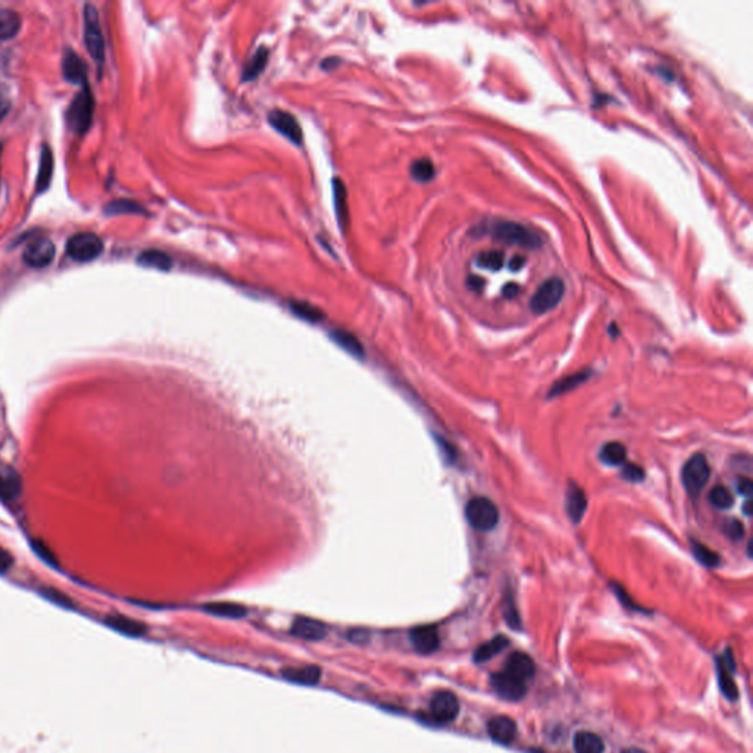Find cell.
Masks as SVG:
<instances>
[{
    "instance_id": "6da1fadb",
    "label": "cell",
    "mask_w": 753,
    "mask_h": 753,
    "mask_svg": "<svg viewBox=\"0 0 753 753\" xmlns=\"http://www.w3.org/2000/svg\"><path fill=\"white\" fill-rule=\"evenodd\" d=\"M491 235L498 242L520 246L524 249H539L542 246V238L537 233L513 221L496 223L491 228Z\"/></svg>"
},
{
    "instance_id": "7a4b0ae2",
    "label": "cell",
    "mask_w": 753,
    "mask_h": 753,
    "mask_svg": "<svg viewBox=\"0 0 753 753\" xmlns=\"http://www.w3.org/2000/svg\"><path fill=\"white\" fill-rule=\"evenodd\" d=\"M93 112H95V100L91 96L90 90L84 87L80 93L71 102L68 112H66V121L69 128L77 134H84L93 121Z\"/></svg>"
},
{
    "instance_id": "3957f363",
    "label": "cell",
    "mask_w": 753,
    "mask_h": 753,
    "mask_svg": "<svg viewBox=\"0 0 753 753\" xmlns=\"http://www.w3.org/2000/svg\"><path fill=\"white\" fill-rule=\"evenodd\" d=\"M711 477V467L702 453L693 455L684 464L682 471V481L686 491L696 499L699 496Z\"/></svg>"
},
{
    "instance_id": "277c9868",
    "label": "cell",
    "mask_w": 753,
    "mask_h": 753,
    "mask_svg": "<svg viewBox=\"0 0 753 753\" xmlns=\"http://www.w3.org/2000/svg\"><path fill=\"white\" fill-rule=\"evenodd\" d=\"M469 525L479 531L493 530L499 523V509L487 498H474L465 508Z\"/></svg>"
},
{
    "instance_id": "5b68a950",
    "label": "cell",
    "mask_w": 753,
    "mask_h": 753,
    "mask_svg": "<svg viewBox=\"0 0 753 753\" xmlns=\"http://www.w3.org/2000/svg\"><path fill=\"white\" fill-rule=\"evenodd\" d=\"M103 242L93 233H78L66 242V253L76 262H91L102 255Z\"/></svg>"
},
{
    "instance_id": "8992f818",
    "label": "cell",
    "mask_w": 753,
    "mask_h": 753,
    "mask_svg": "<svg viewBox=\"0 0 753 753\" xmlns=\"http://www.w3.org/2000/svg\"><path fill=\"white\" fill-rule=\"evenodd\" d=\"M565 284L561 279L554 277L549 279L537 288L535 296L530 300V309L532 314L543 315L546 312L552 310L564 298Z\"/></svg>"
},
{
    "instance_id": "52a82bcc",
    "label": "cell",
    "mask_w": 753,
    "mask_h": 753,
    "mask_svg": "<svg viewBox=\"0 0 753 753\" xmlns=\"http://www.w3.org/2000/svg\"><path fill=\"white\" fill-rule=\"evenodd\" d=\"M84 42L90 57L98 62H103L105 39L102 34L98 11L91 5H86L84 8Z\"/></svg>"
},
{
    "instance_id": "ba28073f",
    "label": "cell",
    "mask_w": 753,
    "mask_h": 753,
    "mask_svg": "<svg viewBox=\"0 0 753 753\" xmlns=\"http://www.w3.org/2000/svg\"><path fill=\"white\" fill-rule=\"evenodd\" d=\"M459 713L457 697L450 691H438L430 702V715L438 724L452 723Z\"/></svg>"
},
{
    "instance_id": "9c48e42d",
    "label": "cell",
    "mask_w": 753,
    "mask_h": 753,
    "mask_svg": "<svg viewBox=\"0 0 753 753\" xmlns=\"http://www.w3.org/2000/svg\"><path fill=\"white\" fill-rule=\"evenodd\" d=\"M268 122L271 124V127L275 132L283 134L291 143H295L296 146L302 144L303 141L302 128L298 119L295 118V115L281 111V109H274V111H271L268 115Z\"/></svg>"
},
{
    "instance_id": "30bf717a",
    "label": "cell",
    "mask_w": 753,
    "mask_h": 753,
    "mask_svg": "<svg viewBox=\"0 0 753 753\" xmlns=\"http://www.w3.org/2000/svg\"><path fill=\"white\" fill-rule=\"evenodd\" d=\"M491 687L498 693V696L506 701H520L527 693L525 683L506 671L498 672L491 677Z\"/></svg>"
},
{
    "instance_id": "8fae6325",
    "label": "cell",
    "mask_w": 753,
    "mask_h": 753,
    "mask_svg": "<svg viewBox=\"0 0 753 753\" xmlns=\"http://www.w3.org/2000/svg\"><path fill=\"white\" fill-rule=\"evenodd\" d=\"M54 253H57V250H54V245L50 240H47V238H37V240L31 242L25 247L23 259L31 268H45L52 264Z\"/></svg>"
},
{
    "instance_id": "7c38bea8",
    "label": "cell",
    "mask_w": 753,
    "mask_h": 753,
    "mask_svg": "<svg viewBox=\"0 0 753 753\" xmlns=\"http://www.w3.org/2000/svg\"><path fill=\"white\" fill-rule=\"evenodd\" d=\"M23 493V480L20 474L12 468H0V501L11 505L20 499Z\"/></svg>"
},
{
    "instance_id": "4fadbf2b",
    "label": "cell",
    "mask_w": 753,
    "mask_h": 753,
    "mask_svg": "<svg viewBox=\"0 0 753 753\" xmlns=\"http://www.w3.org/2000/svg\"><path fill=\"white\" fill-rule=\"evenodd\" d=\"M487 731L496 743L510 745L517 737V724L509 716H496L489 721Z\"/></svg>"
},
{
    "instance_id": "5bb4252c",
    "label": "cell",
    "mask_w": 753,
    "mask_h": 753,
    "mask_svg": "<svg viewBox=\"0 0 753 753\" xmlns=\"http://www.w3.org/2000/svg\"><path fill=\"white\" fill-rule=\"evenodd\" d=\"M411 641L414 648L419 652V653H433L434 650L438 649V645H440V637H438V633H437V629L433 627V626H422V627H416L412 630L411 633Z\"/></svg>"
},
{
    "instance_id": "9a60e30c",
    "label": "cell",
    "mask_w": 753,
    "mask_h": 753,
    "mask_svg": "<svg viewBox=\"0 0 753 753\" xmlns=\"http://www.w3.org/2000/svg\"><path fill=\"white\" fill-rule=\"evenodd\" d=\"M505 671L513 677H517L521 682H527L536 672V665L532 662V659L523 653V652H513L505 665Z\"/></svg>"
},
{
    "instance_id": "2e32d148",
    "label": "cell",
    "mask_w": 753,
    "mask_h": 753,
    "mask_svg": "<svg viewBox=\"0 0 753 753\" xmlns=\"http://www.w3.org/2000/svg\"><path fill=\"white\" fill-rule=\"evenodd\" d=\"M64 77L72 84H86V65L74 50H66L62 59Z\"/></svg>"
},
{
    "instance_id": "e0dca14e",
    "label": "cell",
    "mask_w": 753,
    "mask_h": 753,
    "mask_svg": "<svg viewBox=\"0 0 753 753\" xmlns=\"http://www.w3.org/2000/svg\"><path fill=\"white\" fill-rule=\"evenodd\" d=\"M587 510V498L584 491L576 486V484H571L569 486V489L566 490V513L568 517L571 518V521L574 524H578L581 521V518L584 517V513Z\"/></svg>"
},
{
    "instance_id": "ac0fdd59",
    "label": "cell",
    "mask_w": 753,
    "mask_h": 753,
    "mask_svg": "<svg viewBox=\"0 0 753 753\" xmlns=\"http://www.w3.org/2000/svg\"><path fill=\"white\" fill-rule=\"evenodd\" d=\"M293 636L305 640H321L327 634V629L322 622L310 618H298L291 627Z\"/></svg>"
},
{
    "instance_id": "d6986e66",
    "label": "cell",
    "mask_w": 753,
    "mask_h": 753,
    "mask_svg": "<svg viewBox=\"0 0 753 753\" xmlns=\"http://www.w3.org/2000/svg\"><path fill=\"white\" fill-rule=\"evenodd\" d=\"M21 25V16L16 11L8 8L0 9V42L13 39L20 33Z\"/></svg>"
},
{
    "instance_id": "ffe728a7",
    "label": "cell",
    "mask_w": 753,
    "mask_h": 753,
    "mask_svg": "<svg viewBox=\"0 0 753 753\" xmlns=\"http://www.w3.org/2000/svg\"><path fill=\"white\" fill-rule=\"evenodd\" d=\"M283 675H284V678L288 679V682L298 683V684L312 686V684H317L320 682L321 670L318 667H315V665L287 668V670L283 671Z\"/></svg>"
},
{
    "instance_id": "44dd1931",
    "label": "cell",
    "mask_w": 753,
    "mask_h": 753,
    "mask_svg": "<svg viewBox=\"0 0 753 753\" xmlns=\"http://www.w3.org/2000/svg\"><path fill=\"white\" fill-rule=\"evenodd\" d=\"M268 59H269V50L265 46H261L258 50L255 52L250 61L245 65L242 80L246 83V81H252V80L258 78L264 72L268 64Z\"/></svg>"
},
{
    "instance_id": "7402d4cb",
    "label": "cell",
    "mask_w": 753,
    "mask_h": 753,
    "mask_svg": "<svg viewBox=\"0 0 753 753\" xmlns=\"http://www.w3.org/2000/svg\"><path fill=\"white\" fill-rule=\"evenodd\" d=\"M576 753H603L605 743L592 731H580L574 737Z\"/></svg>"
},
{
    "instance_id": "603a6c76",
    "label": "cell",
    "mask_w": 753,
    "mask_h": 753,
    "mask_svg": "<svg viewBox=\"0 0 753 753\" xmlns=\"http://www.w3.org/2000/svg\"><path fill=\"white\" fill-rule=\"evenodd\" d=\"M137 262L140 265H143V267L155 268V269H159V271H170L173 268L171 256L167 255L165 252H162V250H156V249L141 252L139 255Z\"/></svg>"
},
{
    "instance_id": "cb8c5ba5",
    "label": "cell",
    "mask_w": 753,
    "mask_h": 753,
    "mask_svg": "<svg viewBox=\"0 0 753 753\" xmlns=\"http://www.w3.org/2000/svg\"><path fill=\"white\" fill-rule=\"evenodd\" d=\"M53 175V155L49 146H43L42 156H40V167L37 174V182H35V189L37 193H43L47 190Z\"/></svg>"
},
{
    "instance_id": "d4e9b609",
    "label": "cell",
    "mask_w": 753,
    "mask_h": 753,
    "mask_svg": "<svg viewBox=\"0 0 753 753\" xmlns=\"http://www.w3.org/2000/svg\"><path fill=\"white\" fill-rule=\"evenodd\" d=\"M508 638L502 634L496 636L494 638L483 643L481 646H479V649H477L474 652V660L475 662H487V660H490L493 656L499 655L506 646H508Z\"/></svg>"
},
{
    "instance_id": "484cf974",
    "label": "cell",
    "mask_w": 753,
    "mask_h": 753,
    "mask_svg": "<svg viewBox=\"0 0 753 753\" xmlns=\"http://www.w3.org/2000/svg\"><path fill=\"white\" fill-rule=\"evenodd\" d=\"M333 192H334V208L342 230L349 223V206H347V190L340 178L333 180Z\"/></svg>"
},
{
    "instance_id": "4316f807",
    "label": "cell",
    "mask_w": 753,
    "mask_h": 753,
    "mask_svg": "<svg viewBox=\"0 0 753 753\" xmlns=\"http://www.w3.org/2000/svg\"><path fill=\"white\" fill-rule=\"evenodd\" d=\"M329 337H332L342 349H344V351L349 352L351 355H354L356 358H363L365 356V351H363L362 343L352 333L344 332V329H333V332L329 333Z\"/></svg>"
},
{
    "instance_id": "83f0119b",
    "label": "cell",
    "mask_w": 753,
    "mask_h": 753,
    "mask_svg": "<svg viewBox=\"0 0 753 753\" xmlns=\"http://www.w3.org/2000/svg\"><path fill=\"white\" fill-rule=\"evenodd\" d=\"M600 459H602V462L606 465H611V467L622 465L627 459V449L619 442L606 443L600 449Z\"/></svg>"
},
{
    "instance_id": "f1b7e54d",
    "label": "cell",
    "mask_w": 753,
    "mask_h": 753,
    "mask_svg": "<svg viewBox=\"0 0 753 753\" xmlns=\"http://www.w3.org/2000/svg\"><path fill=\"white\" fill-rule=\"evenodd\" d=\"M589 377H590V371H581V373H577V374H573V375L559 380L554 385L552 390L549 392V397H556V396H561L569 390L578 387V385L583 384Z\"/></svg>"
},
{
    "instance_id": "f546056e",
    "label": "cell",
    "mask_w": 753,
    "mask_h": 753,
    "mask_svg": "<svg viewBox=\"0 0 753 753\" xmlns=\"http://www.w3.org/2000/svg\"><path fill=\"white\" fill-rule=\"evenodd\" d=\"M205 611L212 615L224 617V618H242L246 615V609L243 608V606L235 605V603H227V602L209 603L205 606Z\"/></svg>"
},
{
    "instance_id": "4dcf8cb0",
    "label": "cell",
    "mask_w": 753,
    "mask_h": 753,
    "mask_svg": "<svg viewBox=\"0 0 753 753\" xmlns=\"http://www.w3.org/2000/svg\"><path fill=\"white\" fill-rule=\"evenodd\" d=\"M477 265L490 271H499L505 265V255L502 250H487L477 256Z\"/></svg>"
},
{
    "instance_id": "1f68e13d",
    "label": "cell",
    "mask_w": 753,
    "mask_h": 753,
    "mask_svg": "<svg viewBox=\"0 0 753 753\" xmlns=\"http://www.w3.org/2000/svg\"><path fill=\"white\" fill-rule=\"evenodd\" d=\"M690 544H691L693 555L704 566L715 568L716 565L720 564V556L716 555L713 550H711L708 546H705V544H702L699 542H696V540H691Z\"/></svg>"
},
{
    "instance_id": "d6a6232c",
    "label": "cell",
    "mask_w": 753,
    "mask_h": 753,
    "mask_svg": "<svg viewBox=\"0 0 753 753\" xmlns=\"http://www.w3.org/2000/svg\"><path fill=\"white\" fill-rule=\"evenodd\" d=\"M411 175H412V178L415 181H419V182H427V181L433 180L434 175H436L434 163L430 159H427V158L415 160L411 165Z\"/></svg>"
},
{
    "instance_id": "836d02e7",
    "label": "cell",
    "mask_w": 753,
    "mask_h": 753,
    "mask_svg": "<svg viewBox=\"0 0 753 753\" xmlns=\"http://www.w3.org/2000/svg\"><path fill=\"white\" fill-rule=\"evenodd\" d=\"M290 308H291L293 314H295L296 317H299L302 320H306L309 322H318V321H321L324 318L322 312L318 308H315L314 305H309V303H305V302H291Z\"/></svg>"
},
{
    "instance_id": "e575fe53",
    "label": "cell",
    "mask_w": 753,
    "mask_h": 753,
    "mask_svg": "<svg viewBox=\"0 0 753 753\" xmlns=\"http://www.w3.org/2000/svg\"><path fill=\"white\" fill-rule=\"evenodd\" d=\"M107 624L111 627H114L115 630L122 631L125 634H130V636H140V634L144 633V627L141 626V624L137 622V621H133L130 618L112 617V618L107 619Z\"/></svg>"
},
{
    "instance_id": "d590c367",
    "label": "cell",
    "mask_w": 753,
    "mask_h": 753,
    "mask_svg": "<svg viewBox=\"0 0 753 753\" xmlns=\"http://www.w3.org/2000/svg\"><path fill=\"white\" fill-rule=\"evenodd\" d=\"M107 215H119V214H146L144 208L133 200H115L105 208Z\"/></svg>"
},
{
    "instance_id": "8d00e7d4",
    "label": "cell",
    "mask_w": 753,
    "mask_h": 753,
    "mask_svg": "<svg viewBox=\"0 0 753 753\" xmlns=\"http://www.w3.org/2000/svg\"><path fill=\"white\" fill-rule=\"evenodd\" d=\"M709 502L718 509H730L734 503V498L727 487L715 486L709 491Z\"/></svg>"
},
{
    "instance_id": "74e56055",
    "label": "cell",
    "mask_w": 753,
    "mask_h": 753,
    "mask_svg": "<svg viewBox=\"0 0 753 753\" xmlns=\"http://www.w3.org/2000/svg\"><path fill=\"white\" fill-rule=\"evenodd\" d=\"M730 664L731 660L725 664H720V686H721V690L724 691V694L727 697H730V699H736L737 697V687L736 684H734V679L731 678V674H732V668L730 670Z\"/></svg>"
},
{
    "instance_id": "f35d334b",
    "label": "cell",
    "mask_w": 753,
    "mask_h": 753,
    "mask_svg": "<svg viewBox=\"0 0 753 753\" xmlns=\"http://www.w3.org/2000/svg\"><path fill=\"white\" fill-rule=\"evenodd\" d=\"M723 532L730 540L737 542L745 536V527L737 518H727L723 524Z\"/></svg>"
},
{
    "instance_id": "ab89813d",
    "label": "cell",
    "mask_w": 753,
    "mask_h": 753,
    "mask_svg": "<svg viewBox=\"0 0 753 753\" xmlns=\"http://www.w3.org/2000/svg\"><path fill=\"white\" fill-rule=\"evenodd\" d=\"M621 475H622L624 480L631 481V483H638V481L645 480V471H643V468L636 465V464L624 465V469H622Z\"/></svg>"
},
{
    "instance_id": "60d3db41",
    "label": "cell",
    "mask_w": 753,
    "mask_h": 753,
    "mask_svg": "<svg viewBox=\"0 0 753 753\" xmlns=\"http://www.w3.org/2000/svg\"><path fill=\"white\" fill-rule=\"evenodd\" d=\"M12 556L9 555L8 550L0 547V574H5L8 569L12 566Z\"/></svg>"
},
{
    "instance_id": "b9f144b4",
    "label": "cell",
    "mask_w": 753,
    "mask_h": 753,
    "mask_svg": "<svg viewBox=\"0 0 753 753\" xmlns=\"http://www.w3.org/2000/svg\"><path fill=\"white\" fill-rule=\"evenodd\" d=\"M33 546H34L35 552H37L46 562H49L50 565H57V562H54V558L50 555L49 549L45 544H42L40 542H35V543H33Z\"/></svg>"
},
{
    "instance_id": "7bdbcfd3",
    "label": "cell",
    "mask_w": 753,
    "mask_h": 753,
    "mask_svg": "<svg viewBox=\"0 0 753 753\" xmlns=\"http://www.w3.org/2000/svg\"><path fill=\"white\" fill-rule=\"evenodd\" d=\"M752 490H753L752 480H750V479H746V477H742V479L737 481V491H739L740 494L747 496V498H750Z\"/></svg>"
},
{
    "instance_id": "ee69618b",
    "label": "cell",
    "mask_w": 753,
    "mask_h": 753,
    "mask_svg": "<svg viewBox=\"0 0 753 753\" xmlns=\"http://www.w3.org/2000/svg\"><path fill=\"white\" fill-rule=\"evenodd\" d=\"M502 293H503V296H505L506 299H513V298H515V296L518 295V293H520V286H518L517 283H508V284L503 287Z\"/></svg>"
},
{
    "instance_id": "f6af8a7d",
    "label": "cell",
    "mask_w": 753,
    "mask_h": 753,
    "mask_svg": "<svg viewBox=\"0 0 753 753\" xmlns=\"http://www.w3.org/2000/svg\"><path fill=\"white\" fill-rule=\"evenodd\" d=\"M525 265V258L524 256H513V258L509 261V269L512 272H518L524 268Z\"/></svg>"
},
{
    "instance_id": "bcb514c9",
    "label": "cell",
    "mask_w": 753,
    "mask_h": 753,
    "mask_svg": "<svg viewBox=\"0 0 753 753\" xmlns=\"http://www.w3.org/2000/svg\"><path fill=\"white\" fill-rule=\"evenodd\" d=\"M9 111H11V102H9V99H8L5 95L0 93V121H2V119L8 115Z\"/></svg>"
},
{
    "instance_id": "7dc6e473",
    "label": "cell",
    "mask_w": 753,
    "mask_h": 753,
    "mask_svg": "<svg viewBox=\"0 0 753 753\" xmlns=\"http://www.w3.org/2000/svg\"><path fill=\"white\" fill-rule=\"evenodd\" d=\"M467 286H468V288L477 291V290H481V288H483L484 281H483V279L477 277V275H471V277L467 279Z\"/></svg>"
},
{
    "instance_id": "c3c4849f",
    "label": "cell",
    "mask_w": 753,
    "mask_h": 753,
    "mask_svg": "<svg viewBox=\"0 0 753 753\" xmlns=\"http://www.w3.org/2000/svg\"><path fill=\"white\" fill-rule=\"evenodd\" d=\"M349 637H351L354 643H365L366 640H368V633L362 631V630H355L349 634Z\"/></svg>"
},
{
    "instance_id": "681fc988",
    "label": "cell",
    "mask_w": 753,
    "mask_h": 753,
    "mask_svg": "<svg viewBox=\"0 0 753 753\" xmlns=\"http://www.w3.org/2000/svg\"><path fill=\"white\" fill-rule=\"evenodd\" d=\"M342 61L339 58H328V59H324V62L321 64V66L324 69H333L334 66H337Z\"/></svg>"
},
{
    "instance_id": "f907efd6",
    "label": "cell",
    "mask_w": 753,
    "mask_h": 753,
    "mask_svg": "<svg viewBox=\"0 0 753 753\" xmlns=\"http://www.w3.org/2000/svg\"><path fill=\"white\" fill-rule=\"evenodd\" d=\"M752 503H753V501L749 498V499L745 502V506H743V512L746 513L747 517H750V515H752V512H753V510H752Z\"/></svg>"
},
{
    "instance_id": "816d5d0a",
    "label": "cell",
    "mask_w": 753,
    "mask_h": 753,
    "mask_svg": "<svg viewBox=\"0 0 753 753\" xmlns=\"http://www.w3.org/2000/svg\"><path fill=\"white\" fill-rule=\"evenodd\" d=\"M621 753H648V752L643 750V749H638V747H629L626 750H622Z\"/></svg>"
},
{
    "instance_id": "f5cc1de1",
    "label": "cell",
    "mask_w": 753,
    "mask_h": 753,
    "mask_svg": "<svg viewBox=\"0 0 753 753\" xmlns=\"http://www.w3.org/2000/svg\"><path fill=\"white\" fill-rule=\"evenodd\" d=\"M0 158H2V146H0Z\"/></svg>"
}]
</instances>
